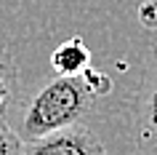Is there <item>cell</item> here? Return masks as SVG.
<instances>
[{"instance_id":"cell-4","label":"cell","mask_w":157,"mask_h":155,"mask_svg":"<svg viewBox=\"0 0 157 155\" xmlns=\"http://www.w3.org/2000/svg\"><path fill=\"white\" fill-rule=\"evenodd\" d=\"M21 78L19 64L8 48H0V123L13 126L21 110Z\"/></svg>"},{"instance_id":"cell-2","label":"cell","mask_w":157,"mask_h":155,"mask_svg":"<svg viewBox=\"0 0 157 155\" xmlns=\"http://www.w3.org/2000/svg\"><path fill=\"white\" fill-rule=\"evenodd\" d=\"M133 147L139 155H157V43L149 51L131 104Z\"/></svg>"},{"instance_id":"cell-1","label":"cell","mask_w":157,"mask_h":155,"mask_svg":"<svg viewBox=\"0 0 157 155\" xmlns=\"http://www.w3.org/2000/svg\"><path fill=\"white\" fill-rule=\"evenodd\" d=\"M109 88L112 80L91 67L80 75H56L21 104L13 128L21 142H27L77 126L93 110L96 96L107 94Z\"/></svg>"},{"instance_id":"cell-5","label":"cell","mask_w":157,"mask_h":155,"mask_svg":"<svg viewBox=\"0 0 157 155\" xmlns=\"http://www.w3.org/2000/svg\"><path fill=\"white\" fill-rule=\"evenodd\" d=\"M51 64L59 75H80L91 67V51H88L83 38H69L53 48Z\"/></svg>"},{"instance_id":"cell-3","label":"cell","mask_w":157,"mask_h":155,"mask_svg":"<svg viewBox=\"0 0 157 155\" xmlns=\"http://www.w3.org/2000/svg\"><path fill=\"white\" fill-rule=\"evenodd\" d=\"M24 155H107V147L101 145L96 131L77 123L45 137L27 139Z\"/></svg>"},{"instance_id":"cell-6","label":"cell","mask_w":157,"mask_h":155,"mask_svg":"<svg viewBox=\"0 0 157 155\" xmlns=\"http://www.w3.org/2000/svg\"><path fill=\"white\" fill-rule=\"evenodd\" d=\"M0 155H24V142L13 126L0 123Z\"/></svg>"},{"instance_id":"cell-7","label":"cell","mask_w":157,"mask_h":155,"mask_svg":"<svg viewBox=\"0 0 157 155\" xmlns=\"http://www.w3.org/2000/svg\"><path fill=\"white\" fill-rule=\"evenodd\" d=\"M139 22L144 27H149V30L157 27V3L155 0H149V3H144V6L139 8Z\"/></svg>"}]
</instances>
